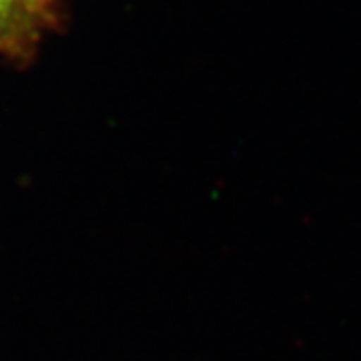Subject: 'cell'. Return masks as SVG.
I'll return each mask as SVG.
<instances>
[{"label": "cell", "instance_id": "cell-1", "mask_svg": "<svg viewBox=\"0 0 361 361\" xmlns=\"http://www.w3.org/2000/svg\"><path fill=\"white\" fill-rule=\"evenodd\" d=\"M14 0H0V20L8 14V11L13 8Z\"/></svg>", "mask_w": 361, "mask_h": 361}]
</instances>
